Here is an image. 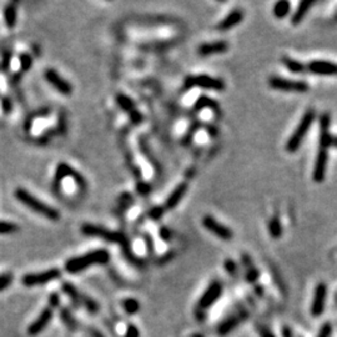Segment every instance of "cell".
Here are the masks:
<instances>
[{
  "instance_id": "15",
  "label": "cell",
  "mask_w": 337,
  "mask_h": 337,
  "mask_svg": "<svg viewBox=\"0 0 337 337\" xmlns=\"http://www.w3.org/2000/svg\"><path fill=\"white\" fill-rule=\"evenodd\" d=\"M307 70L316 75H337V64L325 60H314L308 63Z\"/></svg>"
},
{
  "instance_id": "3",
  "label": "cell",
  "mask_w": 337,
  "mask_h": 337,
  "mask_svg": "<svg viewBox=\"0 0 337 337\" xmlns=\"http://www.w3.org/2000/svg\"><path fill=\"white\" fill-rule=\"evenodd\" d=\"M314 120H315L314 110H307L305 114H303L301 120H300L299 125H297V128L295 129L294 134L288 137L287 142H286V150H287L288 153H296V151L299 150L300 145L302 144L303 139H305L306 135H307L311 125L314 124Z\"/></svg>"
},
{
  "instance_id": "6",
  "label": "cell",
  "mask_w": 337,
  "mask_h": 337,
  "mask_svg": "<svg viewBox=\"0 0 337 337\" xmlns=\"http://www.w3.org/2000/svg\"><path fill=\"white\" fill-rule=\"evenodd\" d=\"M270 88L286 92H307L310 86L307 83L301 80H290V79L281 77H271L269 79Z\"/></svg>"
},
{
  "instance_id": "11",
  "label": "cell",
  "mask_w": 337,
  "mask_h": 337,
  "mask_svg": "<svg viewBox=\"0 0 337 337\" xmlns=\"http://www.w3.org/2000/svg\"><path fill=\"white\" fill-rule=\"evenodd\" d=\"M45 79H46L47 83L56 89V91H59L63 95H70L73 92V88L69 83L64 78H61L54 69H47L44 74Z\"/></svg>"
},
{
  "instance_id": "35",
  "label": "cell",
  "mask_w": 337,
  "mask_h": 337,
  "mask_svg": "<svg viewBox=\"0 0 337 337\" xmlns=\"http://www.w3.org/2000/svg\"><path fill=\"white\" fill-rule=\"evenodd\" d=\"M258 270L255 268L254 265H250L247 266V271H246V280L247 282L250 283H254L256 282V280L258 279Z\"/></svg>"
},
{
  "instance_id": "45",
  "label": "cell",
  "mask_w": 337,
  "mask_h": 337,
  "mask_svg": "<svg viewBox=\"0 0 337 337\" xmlns=\"http://www.w3.org/2000/svg\"><path fill=\"white\" fill-rule=\"evenodd\" d=\"M89 333H90V336H91V337H105L104 335H101V333L97 330V328H90Z\"/></svg>"
},
{
  "instance_id": "24",
  "label": "cell",
  "mask_w": 337,
  "mask_h": 337,
  "mask_svg": "<svg viewBox=\"0 0 337 337\" xmlns=\"http://www.w3.org/2000/svg\"><path fill=\"white\" fill-rule=\"evenodd\" d=\"M60 319H61V321L64 322V325H65L70 331H75L78 328L77 320L74 319V316H73L71 312H70L67 308H61Z\"/></svg>"
},
{
  "instance_id": "44",
  "label": "cell",
  "mask_w": 337,
  "mask_h": 337,
  "mask_svg": "<svg viewBox=\"0 0 337 337\" xmlns=\"http://www.w3.org/2000/svg\"><path fill=\"white\" fill-rule=\"evenodd\" d=\"M137 189H139V192L142 194V195H145V194H148L149 191H150V187L146 186V185H144V184H142V186H141V185H139V186H137Z\"/></svg>"
},
{
  "instance_id": "36",
  "label": "cell",
  "mask_w": 337,
  "mask_h": 337,
  "mask_svg": "<svg viewBox=\"0 0 337 337\" xmlns=\"http://www.w3.org/2000/svg\"><path fill=\"white\" fill-rule=\"evenodd\" d=\"M331 335H332V326L328 324V322H326L320 328V332L317 337H331Z\"/></svg>"
},
{
  "instance_id": "13",
  "label": "cell",
  "mask_w": 337,
  "mask_h": 337,
  "mask_svg": "<svg viewBox=\"0 0 337 337\" xmlns=\"http://www.w3.org/2000/svg\"><path fill=\"white\" fill-rule=\"evenodd\" d=\"M53 312H54V308L49 307V306L45 307L44 310L41 311V314L38 316V319L28 327V333H29L30 336H36L40 332H43L45 327L49 325L50 320H52Z\"/></svg>"
},
{
  "instance_id": "39",
  "label": "cell",
  "mask_w": 337,
  "mask_h": 337,
  "mask_svg": "<svg viewBox=\"0 0 337 337\" xmlns=\"http://www.w3.org/2000/svg\"><path fill=\"white\" fill-rule=\"evenodd\" d=\"M59 302H60V296H59V294H56V292H53V294L49 296L47 306L52 308H55L56 306H59Z\"/></svg>"
},
{
  "instance_id": "18",
  "label": "cell",
  "mask_w": 337,
  "mask_h": 337,
  "mask_svg": "<svg viewBox=\"0 0 337 337\" xmlns=\"http://www.w3.org/2000/svg\"><path fill=\"white\" fill-rule=\"evenodd\" d=\"M187 189H189V186H187L186 182H181V184H179L178 186L173 190V192L167 196L166 202H165V209L173 210L174 207L178 206L180 201H181L182 198L185 196V194L187 192Z\"/></svg>"
},
{
  "instance_id": "23",
  "label": "cell",
  "mask_w": 337,
  "mask_h": 337,
  "mask_svg": "<svg viewBox=\"0 0 337 337\" xmlns=\"http://www.w3.org/2000/svg\"><path fill=\"white\" fill-rule=\"evenodd\" d=\"M212 109L213 111L219 112V105L215 103V101L210 99V98L207 97H200L198 100H196L195 105H194V109H195L196 111H201L204 110V109Z\"/></svg>"
},
{
  "instance_id": "8",
  "label": "cell",
  "mask_w": 337,
  "mask_h": 337,
  "mask_svg": "<svg viewBox=\"0 0 337 337\" xmlns=\"http://www.w3.org/2000/svg\"><path fill=\"white\" fill-rule=\"evenodd\" d=\"M223 294V286L219 281H213V282L210 283L209 287L206 288V291L204 292V295L200 297L199 300L198 306H196V311H201V312H205L209 307L211 306L219 300V297L221 296Z\"/></svg>"
},
{
  "instance_id": "1",
  "label": "cell",
  "mask_w": 337,
  "mask_h": 337,
  "mask_svg": "<svg viewBox=\"0 0 337 337\" xmlns=\"http://www.w3.org/2000/svg\"><path fill=\"white\" fill-rule=\"evenodd\" d=\"M109 260H110V254L106 250L98 249L95 251H90L85 255L67 260L65 263V270L69 274H78V272L88 269L89 266L108 263Z\"/></svg>"
},
{
  "instance_id": "21",
  "label": "cell",
  "mask_w": 337,
  "mask_h": 337,
  "mask_svg": "<svg viewBox=\"0 0 337 337\" xmlns=\"http://www.w3.org/2000/svg\"><path fill=\"white\" fill-rule=\"evenodd\" d=\"M16 19H18V10H16L15 4H8L4 9V21L9 29H13L16 25Z\"/></svg>"
},
{
  "instance_id": "22",
  "label": "cell",
  "mask_w": 337,
  "mask_h": 337,
  "mask_svg": "<svg viewBox=\"0 0 337 337\" xmlns=\"http://www.w3.org/2000/svg\"><path fill=\"white\" fill-rule=\"evenodd\" d=\"M282 64L287 67L291 73H295V74H301V73L306 71V69H307V66L303 65L302 63L295 60V59L288 58V56H283Z\"/></svg>"
},
{
  "instance_id": "25",
  "label": "cell",
  "mask_w": 337,
  "mask_h": 337,
  "mask_svg": "<svg viewBox=\"0 0 337 337\" xmlns=\"http://www.w3.org/2000/svg\"><path fill=\"white\" fill-rule=\"evenodd\" d=\"M63 291L65 292L67 296L70 297V300H71V302L74 303L75 306H79L80 305V300H81V294L77 290V287H75L74 285H71V283H67L65 282L63 285Z\"/></svg>"
},
{
  "instance_id": "42",
  "label": "cell",
  "mask_w": 337,
  "mask_h": 337,
  "mask_svg": "<svg viewBox=\"0 0 337 337\" xmlns=\"http://www.w3.org/2000/svg\"><path fill=\"white\" fill-rule=\"evenodd\" d=\"M160 237H161L162 240L168 241L171 238V231L167 229V227L162 226L161 229H160Z\"/></svg>"
},
{
  "instance_id": "9",
  "label": "cell",
  "mask_w": 337,
  "mask_h": 337,
  "mask_svg": "<svg viewBox=\"0 0 337 337\" xmlns=\"http://www.w3.org/2000/svg\"><path fill=\"white\" fill-rule=\"evenodd\" d=\"M202 225H204L205 229L209 232H211L215 236H218L219 238L225 241H229L234 237V232L231 231V229L227 226H225L224 224L219 223L215 218L211 215H206L202 219Z\"/></svg>"
},
{
  "instance_id": "28",
  "label": "cell",
  "mask_w": 337,
  "mask_h": 337,
  "mask_svg": "<svg viewBox=\"0 0 337 337\" xmlns=\"http://www.w3.org/2000/svg\"><path fill=\"white\" fill-rule=\"evenodd\" d=\"M80 305H83L90 314H98V311H99V305H98V302L95 301L94 299H91V297L86 296V295L84 294H81Z\"/></svg>"
},
{
  "instance_id": "16",
  "label": "cell",
  "mask_w": 337,
  "mask_h": 337,
  "mask_svg": "<svg viewBox=\"0 0 337 337\" xmlns=\"http://www.w3.org/2000/svg\"><path fill=\"white\" fill-rule=\"evenodd\" d=\"M67 176H71L79 186H84V185H85L84 179L81 178L78 173H75L74 168L70 167L69 165L65 164V162H60V164L58 165V167H56V171H55V181L56 182L63 181L64 179L67 178Z\"/></svg>"
},
{
  "instance_id": "46",
  "label": "cell",
  "mask_w": 337,
  "mask_h": 337,
  "mask_svg": "<svg viewBox=\"0 0 337 337\" xmlns=\"http://www.w3.org/2000/svg\"><path fill=\"white\" fill-rule=\"evenodd\" d=\"M331 146H335V148H337V135L336 136H331Z\"/></svg>"
},
{
  "instance_id": "34",
  "label": "cell",
  "mask_w": 337,
  "mask_h": 337,
  "mask_svg": "<svg viewBox=\"0 0 337 337\" xmlns=\"http://www.w3.org/2000/svg\"><path fill=\"white\" fill-rule=\"evenodd\" d=\"M14 280V275L11 272H4V274H0V292L4 291L5 288H8L11 285Z\"/></svg>"
},
{
  "instance_id": "20",
  "label": "cell",
  "mask_w": 337,
  "mask_h": 337,
  "mask_svg": "<svg viewBox=\"0 0 337 337\" xmlns=\"http://www.w3.org/2000/svg\"><path fill=\"white\" fill-rule=\"evenodd\" d=\"M314 4H315V2H312V0H303V2L300 3L296 11H295L294 15H292L291 24L299 25L300 22L303 20V18L307 15L308 10L311 9V7H314Z\"/></svg>"
},
{
  "instance_id": "29",
  "label": "cell",
  "mask_w": 337,
  "mask_h": 337,
  "mask_svg": "<svg viewBox=\"0 0 337 337\" xmlns=\"http://www.w3.org/2000/svg\"><path fill=\"white\" fill-rule=\"evenodd\" d=\"M124 310H125L126 314L129 315H135L139 312L140 310V303L137 302V300L135 299H125L122 302Z\"/></svg>"
},
{
  "instance_id": "12",
  "label": "cell",
  "mask_w": 337,
  "mask_h": 337,
  "mask_svg": "<svg viewBox=\"0 0 337 337\" xmlns=\"http://www.w3.org/2000/svg\"><path fill=\"white\" fill-rule=\"evenodd\" d=\"M247 319V312L245 310H240L237 314L231 315V316L227 317L225 321L221 322L218 327V333L220 336H226L227 333L231 332L232 330H235L241 322H244Z\"/></svg>"
},
{
  "instance_id": "47",
  "label": "cell",
  "mask_w": 337,
  "mask_h": 337,
  "mask_svg": "<svg viewBox=\"0 0 337 337\" xmlns=\"http://www.w3.org/2000/svg\"><path fill=\"white\" fill-rule=\"evenodd\" d=\"M256 294L260 295V296H262L263 295V288L261 287V286H256Z\"/></svg>"
},
{
  "instance_id": "2",
  "label": "cell",
  "mask_w": 337,
  "mask_h": 337,
  "mask_svg": "<svg viewBox=\"0 0 337 337\" xmlns=\"http://www.w3.org/2000/svg\"><path fill=\"white\" fill-rule=\"evenodd\" d=\"M14 196L16 198V200L21 202V204L25 205L27 207H29L32 211L44 216L47 220L56 221L60 218V213L58 212V210H55L54 207L49 206V205L45 204V202L40 201L38 198H35L29 191L22 189V187H18V189L14 191Z\"/></svg>"
},
{
  "instance_id": "31",
  "label": "cell",
  "mask_w": 337,
  "mask_h": 337,
  "mask_svg": "<svg viewBox=\"0 0 337 337\" xmlns=\"http://www.w3.org/2000/svg\"><path fill=\"white\" fill-rule=\"evenodd\" d=\"M19 231V226L14 223L9 221H2L0 220V235H9L14 232Z\"/></svg>"
},
{
  "instance_id": "19",
  "label": "cell",
  "mask_w": 337,
  "mask_h": 337,
  "mask_svg": "<svg viewBox=\"0 0 337 337\" xmlns=\"http://www.w3.org/2000/svg\"><path fill=\"white\" fill-rule=\"evenodd\" d=\"M243 19H244L243 11L236 9L234 11H231L229 15L225 16L223 20L219 22L218 29L220 30V32H227V30L232 29V28H235L236 25L240 24V22L243 21Z\"/></svg>"
},
{
  "instance_id": "17",
  "label": "cell",
  "mask_w": 337,
  "mask_h": 337,
  "mask_svg": "<svg viewBox=\"0 0 337 337\" xmlns=\"http://www.w3.org/2000/svg\"><path fill=\"white\" fill-rule=\"evenodd\" d=\"M229 49L226 41H215V43H205L198 47V54L201 56H209L215 54H223Z\"/></svg>"
},
{
  "instance_id": "38",
  "label": "cell",
  "mask_w": 337,
  "mask_h": 337,
  "mask_svg": "<svg viewBox=\"0 0 337 337\" xmlns=\"http://www.w3.org/2000/svg\"><path fill=\"white\" fill-rule=\"evenodd\" d=\"M164 215V207H154V209L150 210V212H149V216H150L153 220H159L161 216Z\"/></svg>"
},
{
  "instance_id": "26",
  "label": "cell",
  "mask_w": 337,
  "mask_h": 337,
  "mask_svg": "<svg viewBox=\"0 0 337 337\" xmlns=\"http://www.w3.org/2000/svg\"><path fill=\"white\" fill-rule=\"evenodd\" d=\"M291 10V4L288 2H285V0H281V2L276 3L274 7V15L276 18L282 19L285 16H287V14L290 13Z\"/></svg>"
},
{
  "instance_id": "32",
  "label": "cell",
  "mask_w": 337,
  "mask_h": 337,
  "mask_svg": "<svg viewBox=\"0 0 337 337\" xmlns=\"http://www.w3.org/2000/svg\"><path fill=\"white\" fill-rule=\"evenodd\" d=\"M19 63H20V69L21 71H29L30 67L33 66V58L32 55L28 54V53H22L19 56Z\"/></svg>"
},
{
  "instance_id": "37",
  "label": "cell",
  "mask_w": 337,
  "mask_h": 337,
  "mask_svg": "<svg viewBox=\"0 0 337 337\" xmlns=\"http://www.w3.org/2000/svg\"><path fill=\"white\" fill-rule=\"evenodd\" d=\"M224 266H225V269H226V271L229 272L230 275H236V271H237V266H236V263L234 262V261L230 260V258H227V260L224 262Z\"/></svg>"
},
{
  "instance_id": "27",
  "label": "cell",
  "mask_w": 337,
  "mask_h": 337,
  "mask_svg": "<svg viewBox=\"0 0 337 337\" xmlns=\"http://www.w3.org/2000/svg\"><path fill=\"white\" fill-rule=\"evenodd\" d=\"M116 103H117V105L123 109V110L128 111L129 114H131V112L135 111V104L133 103V100H131L130 98L126 97V95H124V94L117 95Z\"/></svg>"
},
{
  "instance_id": "14",
  "label": "cell",
  "mask_w": 337,
  "mask_h": 337,
  "mask_svg": "<svg viewBox=\"0 0 337 337\" xmlns=\"http://www.w3.org/2000/svg\"><path fill=\"white\" fill-rule=\"evenodd\" d=\"M327 162H328L327 149L319 148V153H317L316 161H315V167L312 174V178L316 182L324 181L326 170H327Z\"/></svg>"
},
{
  "instance_id": "33",
  "label": "cell",
  "mask_w": 337,
  "mask_h": 337,
  "mask_svg": "<svg viewBox=\"0 0 337 337\" xmlns=\"http://www.w3.org/2000/svg\"><path fill=\"white\" fill-rule=\"evenodd\" d=\"M0 108H2V112L4 115H9L13 112V101L9 97H7V95H4V97L0 98Z\"/></svg>"
},
{
  "instance_id": "10",
  "label": "cell",
  "mask_w": 337,
  "mask_h": 337,
  "mask_svg": "<svg viewBox=\"0 0 337 337\" xmlns=\"http://www.w3.org/2000/svg\"><path fill=\"white\" fill-rule=\"evenodd\" d=\"M326 297H327V286L325 283H319L315 288L312 303H311V315L319 317L324 314Z\"/></svg>"
},
{
  "instance_id": "40",
  "label": "cell",
  "mask_w": 337,
  "mask_h": 337,
  "mask_svg": "<svg viewBox=\"0 0 337 337\" xmlns=\"http://www.w3.org/2000/svg\"><path fill=\"white\" fill-rule=\"evenodd\" d=\"M124 337H140V332L135 325H129Z\"/></svg>"
},
{
  "instance_id": "30",
  "label": "cell",
  "mask_w": 337,
  "mask_h": 337,
  "mask_svg": "<svg viewBox=\"0 0 337 337\" xmlns=\"http://www.w3.org/2000/svg\"><path fill=\"white\" fill-rule=\"evenodd\" d=\"M269 232L272 237L279 238L282 235V226H281L280 220L277 218H274L269 223Z\"/></svg>"
},
{
  "instance_id": "7",
  "label": "cell",
  "mask_w": 337,
  "mask_h": 337,
  "mask_svg": "<svg viewBox=\"0 0 337 337\" xmlns=\"http://www.w3.org/2000/svg\"><path fill=\"white\" fill-rule=\"evenodd\" d=\"M61 276V272L59 269H50L44 272H33V274H27L21 277V283L27 287H33V286L45 285L52 281Z\"/></svg>"
},
{
  "instance_id": "48",
  "label": "cell",
  "mask_w": 337,
  "mask_h": 337,
  "mask_svg": "<svg viewBox=\"0 0 337 337\" xmlns=\"http://www.w3.org/2000/svg\"><path fill=\"white\" fill-rule=\"evenodd\" d=\"M194 337H201V336H199V335H196V336H194Z\"/></svg>"
},
{
  "instance_id": "4",
  "label": "cell",
  "mask_w": 337,
  "mask_h": 337,
  "mask_svg": "<svg viewBox=\"0 0 337 337\" xmlns=\"http://www.w3.org/2000/svg\"><path fill=\"white\" fill-rule=\"evenodd\" d=\"M81 232L86 236H95V237H101L103 240L108 241L111 244H119L126 249V244H128V238L122 232L110 231V230L105 229V227L98 226V225L85 224L81 226Z\"/></svg>"
},
{
  "instance_id": "43",
  "label": "cell",
  "mask_w": 337,
  "mask_h": 337,
  "mask_svg": "<svg viewBox=\"0 0 337 337\" xmlns=\"http://www.w3.org/2000/svg\"><path fill=\"white\" fill-rule=\"evenodd\" d=\"M281 333H282V337H294V332H292L291 328L287 327V326H285V327L282 328Z\"/></svg>"
},
{
  "instance_id": "5",
  "label": "cell",
  "mask_w": 337,
  "mask_h": 337,
  "mask_svg": "<svg viewBox=\"0 0 337 337\" xmlns=\"http://www.w3.org/2000/svg\"><path fill=\"white\" fill-rule=\"evenodd\" d=\"M201 88L207 90H215V91H223L225 89V83L218 78H212L210 75H191L185 80V89Z\"/></svg>"
},
{
  "instance_id": "41",
  "label": "cell",
  "mask_w": 337,
  "mask_h": 337,
  "mask_svg": "<svg viewBox=\"0 0 337 337\" xmlns=\"http://www.w3.org/2000/svg\"><path fill=\"white\" fill-rule=\"evenodd\" d=\"M257 331L261 337H276L272 333V331H270L266 326H257Z\"/></svg>"
}]
</instances>
